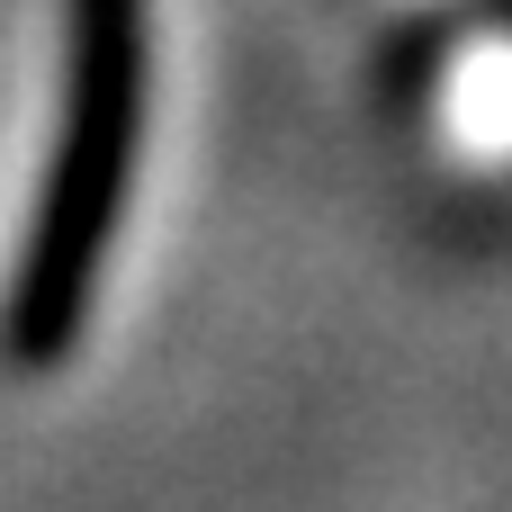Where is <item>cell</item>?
Listing matches in <instances>:
<instances>
[{
	"label": "cell",
	"instance_id": "6da1fadb",
	"mask_svg": "<svg viewBox=\"0 0 512 512\" xmlns=\"http://www.w3.org/2000/svg\"><path fill=\"white\" fill-rule=\"evenodd\" d=\"M135 108H144V0H63V126L45 153L18 288L0 306V351L27 369L81 342L135 171Z\"/></svg>",
	"mask_w": 512,
	"mask_h": 512
}]
</instances>
